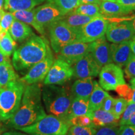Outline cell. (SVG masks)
I'll return each mask as SVG.
<instances>
[{
    "label": "cell",
    "mask_w": 135,
    "mask_h": 135,
    "mask_svg": "<svg viewBox=\"0 0 135 135\" xmlns=\"http://www.w3.org/2000/svg\"><path fill=\"white\" fill-rule=\"evenodd\" d=\"M46 115L42 104V88L40 83L25 86L19 108L9 119L11 127L18 129L37 122Z\"/></svg>",
    "instance_id": "cell-1"
},
{
    "label": "cell",
    "mask_w": 135,
    "mask_h": 135,
    "mask_svg": "<svg viewBox=\"0 0 135 135\" xmlns=\"http://www.w3.org/2000/svg\"><path fill=\"white\" fill-rule=\"evenodd\" d=\"M51 50L45 39L34 35L13 53L12 63L17 71L29 70L43 60Z\"/></svg>",
    "instance_id": "cell-2"
},
{
    "label": "cell",
    "mask_w": 135,
    "mask_h": 135,
    "mask_svg": "<svg viewBox=\"0 0 135 135\" xmlns=\"http://www.w3.org/2000/svg\"><path fill=\"white\" fill-rule=\"evenodd\" d=\"M73 99L71 89L68 86L48 84L42 88V100L47 112L66 121Z\"/></svg>",
    "instance_id": "cell-3"
},
{
    "label": "cell",
    "mask_w": 135,
    "mask_h": 135,
    "mask_svg": "<svg viewBox=\"0 0 135 135\" xmlns=\"http://www.w3.org/2000/svg\"><path fill=\"white\" fill-rule=\"evenodd\" d=\"M25 84L20 79L0 89V119L9 120L19 108Z\"/></svg>",
    "instance_id": "cell-4"
},
{
    "label": "cell",
    "mask_w": 135,
    "mask_h": 135,
    "mask_svg": "<svg viewBox=\"0 0 135 135\" xmlns=\"http://www.w3.org/2000/svg\"><path fill=\"white\" fill-rule=\"evenodd\" d=\"M70 126L66 121L50 114L33 124L20 128L18 130L28 134L65 135Z\"/></svg>",
    "instance_id": "cell-5"
},
{
    "label": "cell",
    "mask_w": 135,
    "mask_h": 135,
    "mask_svg": "<svg viewBox=\"0 0 135 135\" xmlns=\"http://www.w3.org/2000/svg\"><path fill=\"white\" fill-rule=\"evenodd\" d=\"M48 28L51 45L56 53H58L64 46L78 41L77 31L68 26L62 20L54 22Z\"/></svg>",
    "instance_id": "cell-6"
},
{
    "label": "cell",
    "mask_w": 135,
    "mask_h": 135,
    "mask_svg": "<svg viewBox=\"0 0 135 135\" xmlns=\"http://www.w3.org/2000/svg\"><path fill=\"white\" fill-rule=\"evenodd\" d=\"M109 22L103 16L94 17L78 30V41L89 43L104 36Z\"/></svg>",
    "instance_id": "cell-7"
},
{
    "label": "cell",
    "mask_w": 135,
    "mask_h": 135,
    "mask_svg": "<svg viewBox=\"0 0 135 135\" xmlns=\"http://www.w3.org/2000/svg\"><path fill=\"white\" fill-rule=\"evenodd\" d=\"M125 83L121 68L112 63L101 68L99 73V84L104 90H115L118 86Z\"/></svg>",
    "instance_id": "cell-8"
},
{
    "label": "cell",
    "mask_w": 135,
    "mask_h": 135,
    "mask_svg": "<svg viewBox=\"0 0 135 135\" xmlns=\"http://www.w3.org/2000/svg\"><path fill=\"white\" fill-rule=\"evenodd\" d=\"M134 35L131 20L126 19L109 22L106 31L108 41L113 43L129 41Z\"/></svg>",
    "instance_id": "cell-9"
},
{
    "label": "cell",
    "mask_w": 135,
    "mask_h": 135,
    "mask_svg": "<svg viewBox=\"0 0 135 135\" xmlns=\"http://www.w3.org/2000/svg\"><path fill=\"white\" fill-rule=\"evenodd\" d=\"M73 76V70L65 61L57 58L54 61L46 76L44 80L45 85H63Z\"/></svg>",
    "instance_id": "cell-10"
},
{
    "label": "cell",
    "mask_w": 135,
    "mask_h": 135,
    "mask_svg": "<svg viewBox=\"0 0 135 135\" xmlns=\"http://www.w3.org/2000/svg\"><path fill=\"white\" fill-rule=\"evenodd\" d=\"M54 58L51 51H50L46 57L31 67L28 72L20 80L25 85H29L41 82L45 80L50 68L53 65Z\"/></svg>",
    "instance_id": "cell-11"
},
{
    "label": "cell",
    "mask_w": 135,
    "mask_h": 135,
    "mask_svg": "<svg viewBox=\"0 0 135 135\" xmlns=\"http://www.w3.org/2000/svg\"><path fill=\"white\" fill-rule=\"evenodd\" d=\"M65 15L51 0L35 9V18L39 25L45 28L54 22L62 20Z\"/></svg>",
    "instance_id": "cell-12"
},
{
    "label": "cell",
    "mask_w": 135,
    "mask_h": 135,
    "mask_svg": "<svg viewBox=\"0 0 135 135\" xmlns=\"http://www.w3.org/2000/svg\"><path fill=\"white\" fill-rule=\"evenodd\" d=\"M89 53V43L76 41L64 46L57 55L58 58L73 66Z\"/></svg>",
    "instance_id": "cell-13"
},
{
    "label": "cell",
    "mask_w": 135,
    "mask_h": 135,
    "mask_svg": "<svg viewBox=\"0 0 135 135\" xmlns=\"http://www.w3.org/2000/svg\"><path fill=\"white\" fill-rule=\"evenodd\" d=\"M89 53L101 68L112 63L110 45L106 41L105 36L89 43Z\"/></svg>",
    "instance_id": "cell-14"
},
{
    "label": "cell",
    "mask_w": 135,
    "mask_h": 135,
    "mask_svg": "<svg viewBox=\"0 0 135 135\" xmlns=\"http://www.w3.org/2000/svg\"><path fill=\"white\" fill-rule=\"evenodd\" d=\"M71 66L73 76L77 79L97 76L101 69L89 53Z\"/></svg>",
    "instance_id": "cell-15"
},
{
    "label": "cell",
    "mask_w": 135,
    "mask_h": 135,
    "mask_svg": "<svg viewBox=\"0 0 135 135\" xmlns=\"http://www.w3.org/2000/svg\"><path fill=\"white\" fill-rule=\"evenodd\" d=\"M112 62L120 68L124 66L133 55L129 41L110 45Z\"/></svg>",
    "instance_id": "cell-16"
},
{
    "label": "cell",
    "mask_w": 135,
    "mask_h": 135,
    "mask_svg": "<svg viewBox=\"0 0 135 135\" xmlns=\"http://www.w3.org/2000/svg\"><path fill=\"white\" fill-rule=\"evenodd\" d=\"M89 116L96 128L105 126L119 125V119L111 112L104 111L101 108L90 113Z\"/></svg>",
    "instance_id": "cell-17"
},
{
    "label": "cell",
    "mask_w": 135,
    "mask_h": 135,
    "mask_svg": "<svg viewBox=\"0 0 135 135\" xmlns=\"http://www.w3.org/2000/svg\"><path fill=\"white\" fill-rule=\"evenodd\" d=\"M8 31L13 40L18 42L28 40L35 35L29 25L16 19L14 20Z\"/></svg>",
    "instance_id": "cell-18"
},
{
    "label": "cell",
    "mask_w": 135,
    "mask_h": 135,
    "mask_svg": "<svg viewBox=\"0 0 135 135\" xmlns=\"http://www.w3.org/2000/svg\"><path fill=\"white\" fill-rule=\"evenodd\" d=\"M94 84L92 77L78 79L75 81L71 89L74 98H89L93 89Z\"/></svg>",
    "instance_id": "cell-19"
},
{
    "label": "cell",
    "mask_w": 135,
    "mask_h": 135,
    "mask_svg": "<svg viewBox=\"0 0 135 135\" xmlns=\"http://www.w3.org/2000/svg\"><path fill=\"white\" fill-rule=\"evenodd\" d=\"M90 114L89 110V99L83 98H74L70 110L68 113L66 120L69 123L71 119L76 116Z\"/></svg>",
    "instance_id": "cell-20"
},
{
    "label": "cell",
    "mask_w": 135,
    "mask_h": 135,
    "mask_svg": "<svg viewBox=\"0 0 135 135\" xmlns=\"http://www.w3.org/2000/svg\"><path fill=\"white\" fill-rule=\"evenodd\" d=\"M99 8L101 14L103 16H124L129 14L131 11L116 1H101Z\"/></svg>",
    "instance_id": "cell-21"
},
{
    "label": "cell",
    "mask_w": 135,
    "mask_h": 135,
    "mask_svg": "<svg viewBox=\"0 0 135 135\" xmlns=\"http://www.w3.org/2000/svg\"><path fill=\"white\" fill-rule=\"evenodd\" d=\"M93 84V89L89 98V110L90 113L101 108L104 99L109 94L96 81H94Z\"/></svg>",
    "instance_id": "cell-22"
},
{
    "label": "cell",
    "mask_w": 135,
    "mask_h": 135,
    "mask_svg": "<svg viewBox=\"0 0 135 135\" xmlns=\"http://www.w3.org/2000/svg\"><path fill=\"white\" fill-rule=\"evenodd\" d=\"M12 14L15 19L23 22L28 25H31L42 35L45 34V28L38 25L35 18V9L31 10H19L13 11Z\"/></svg>",
    "instance_id": "cell-23"
},
{
    "label": "cell",
    "mask_w": 135,
    "mask_h": 135,
    "mask_svg": "<svg viewBox=\"0 0 135 135\" xmlns=\"http://www.w3.org/2000/svg\"><path fill=\"white\" fill-rule=\"evenodd\" d=\"M46 0H5L4 8L13 12L19 10H31Z\"/></svg>",
    "instance_id": "cell-24"
},
{
    "label": "cell",
    "mask_w": 135,
    "mask_h": 135,
    "mask_svg": "<svg viewBox=\"0 0 135 135\" xmlns=\"http://www.w3.org/2000/svg\"><path fill=\"white\" fill-rule=\"evenodd\" d=\"M18 79H19V77L15 72L14 67L10 61L0 65V89L6 86L10 83Z\"/></svg>",
    "instance_id": "cell-25"
},
{
    "label": "cell",
    "mask_w": 135,
    "mask_h": 135,
    "mask_svg": "<svg viewBox=\"0 0 135 135\" xmlns=\"http://www.w3.org/2000/svg\"><path fill=\"white\" fill-rule=\"evenodd\" d=\"M94 18V17L84 16L74 11H71L66 15L62 20L68 26L77 31L80 28L87 24Z\"/></svg>",
    "instance_id": "cell-26"
},
{
    "label": "cell",
    "mask_w": 135,
    "mask_h": 135,
    "mask_svg": "<svg viewBox=\"0 0 135 135\" xmlns=\"http://www.w3.org/2000/svg\"><path fill=\"white\" fill-rule=\"evenodd\" d=\"M16 44L9 31H0V52L9 57L16 50Z\"/></svg>",
    "instance_id": "cell-27"
},
{
    "label": "cell",
    "mask_w": 135,
    "mask_h": 135,
    "mask_svg": "<svg viewBox=\"0 0 135 135\" xmlns=\"http://www.w3.org/2000/svg\"><path fill=\"white\" fill-rule=\"evenodd\" d=\"M73 11L84 16L92 17L102 16L100 12L99 5L97 4H80Z\"/></svg>",
    "instance_id": "cell-28"
},
{
    "label": "cell",
    "mask_w": 135,
    "mask_h": 135,
    "mask_svg": "<svg viewBox=\"0 0 135 135\" xmlns=\"http://www.w3.org/2000/svg\"><path fill=\"white\" fill-rule=\"evenodd\" d=\"M64 15L74 11L78 6V0H51Z\"/></svg>",
    "instance_id": "cell-29"
},
{
    "label": "cell",
    "mask_w": 135,
    "mask_h": 135,
    "mask_svg": "<svg viewBox=\"0 0 135 135\" xmlns=\"http://www.w3.org/2000/svg\"><path fill=\"white\" fill-rule=\"evenodd\" d=\"M96 128L94 125L83 126H71L68 133L70 135H94Z\"/></svg>",
    "instance_id": "cell-30"
},
{
    "label": "cell",
    "mask_w": 135,
    "mask_h": 135,
    "mask_svg": "<svg viewBox=\"0 0 135 135\" xmlns=\"http://www.w3.org/2000/svg\"><path fill=\"white\" fill-rule=\"evenodd\" d=\"M128 103V101L123 98L114 99L113 109L112 113L119 120L120 119L121 116L122 115L123 113L124 112V109H126Z\"/></svg>",
    "instance_id": "cell-31"
},
{
    "label": "cell",
    "mask_w": 135,
    "mask_h": 135,
    "mask_svg": "<svg viewBox=\"0 0 135 135\" xmlns=\"http://www.w3.org/2000/svg\"><path fill=\"white\" fill-rule=\"evenodd\" d=\"M135 112V103L133 102H128L126 109L123 113L122 115L119 120V126L124 125L127 124L128 121L130 119L131 116Z\"/></svg>",
    "instance_id": "cell-32"
},
{
    "label": "cell",
    "mask_w": 135,
    "mask_h": 135,
    "mask_svg": "<svg viewBox=\"0 0 135 135\" xmlns=\"http://www.w3.org/2000/svg\"><path fill=\"white\" fill-rule=\"evenodd\" d=\"M69 123H70V126L78 125L88 126L94 125L92 122L91 118L88 115H83L73 118L69 121Z\"/></svg>",
    "instance_id": "cell-33"
},
{
    "label": "cell",
    "mask_w": 135,
    "mask_h": 135,
    "mask_svg": "<svg viewBox=\"0 0 135 135\" xmlns=\"http://www.w3.org/2000/svg\"><path fill=\"white\" fill-rule=\"evenodd\" d=\"M94 135H119V125L98 127Z\"/></svg>",
    "instance_id": "cell-34"
},
{
    "label": "cell",
    "mask_w": 135,
    "mask_h": 135,
    "mask_svg": "<svg viewBox=\"0 0 135 135\" xmlns=\"http://www.w3.org/2000/svg\"><path fill=\"white\" fill-rule=\"evenodd\" d=\"M115 90L121 98L125 99L128 102H130L133 91L131 86L128 85L126 83L123 84L118 86L115 89Z\"/></svg>",
    "instance_id": "cell-35"
},
{
    "label": "cell",
    "mask_w": 135,
    "mask_h": 135,
    "mask_svg": "<svg viewBox=\"0 0 135 135\" xmlns=\"http://www.w3.org/2000/svg\"><path fill=\"white\" fill-rule=\"evenodd\" d=\"M14 20L15 18L13 16L12 13H5L1 21H0V27H1V31H8Z\"/></svg>",
    "instance_id": "cell-36"
},
{
    "label": "cell",
    "mask_w": 135,
    "mask_h": 135,
    "mask_svg": "<svg viewBox=\"0 0 135 135\" xmlns=\"http://www.w3.org/2000/svg\"><path fill=\"white\" fill-rule=\"evenodd\" d=\"M124 66V73L127 77L129 78H135V55L133 54Z\"/></svg>",
    "instance_id": "cell-37"
},
{
    "label": "cell",
    "mask_w": 135,
    "mask_h": 135,
    "mask_svg": "<svg viewBox=\"0 0 135 135\" xmlns=\"http://www.w3.org/2000/svg\"><path fill=\"white\" fill-rule=\"evenodd\" d=\"M114 103V98L111 97L110 95H108L107 97L104 99L103 104L101 109L104 111H108V112L112 113L113 109Z\"/></svg>",
    "instance_id": "cell-38"
},
{
    "label": "cell",
    "mask_w": 135,
    "mask_h": 135,
    "mask_svg": "<svg viewBox=\"0 0 135 135\" xmlns=\"http://www.w3.org/2000/svg\"><path fill=\"white\" fill-rule=\"evenodd\" d=\"M119 135H135V126L128 124L119 126Z\"/></svg>",
    "instance_id": "cell-39"
},
{
    "label": "cell",
    "mask_w": 135,
    "mask_h": 135,
    "mask_svg": "<svg viewBox=\"0 0 135 135\" xmlns=\"http://www.w3.org/2000/svg\"><path fill=\"white\" fill-rule=\"evenodd\" d=\"M116 1L131 11L135 9V0H116Z\"/></svg>",
    "instance_id": "cell-40"
},
{
    "label": "cell",
    "mask_w": 135,
    "mask_h": 135,
    "mask_svg": "<svg viewBox=\"0 0 135 135\" xmlns=\"http://www.w3.org/2000/svg\"><path fill=\"white\" fill-rule=\"evenodd\" d=\"M101 3V0H78V6L83 4H97L100 5Z\"/></svg>",
    "instance_id": "cell-41"
},
{
    "label": "cell",
    "mask_w": 135,
    "mask_h": 135,
    "mask_svg": "<svg viewBox=\"0 0 135 135\" xmlns=\"http://www.w3.org/2000/svg\"><path fill=\"white\" fill-rule=\"evenodd\" d=\"M129 46H130L131 51L133 54L135 55V35L129 41Z\"/></svg>",
    "instance_id": "cell-42"
},
{
    "label": "cell",
    "mask_w": 135,
    "mask_h": 135,
    "mask_svg": "<svg viewBox=\"0 0 135 135\" xmlns=\"http://www.w3.org/2000/svg\"><path fill=\"white\" fill-rule=\"evenodd\" d=\"M1 135H28V134L25 133L17 132V131H9V132H6L1 134Z\"/></svg>",
    "instance_id": "cell-43"
},
{
    "label": "cell",
    "mask_w": 135,
    "mask_h": 135,
    "mask_svg": "<svg viewBox=\"0 0 135 135\" xmlns=\"http://www.w3.org/2000/svg\"><path fill=\"white\" fill-rule=\"evenodd\" d=\"M10 61L9 57L4 56L0 52V65L6 61Z\"/></svg>",
    "instance_id": "cell-44"
},
{
    "label": "cell",
    "mask_w": 135,
    "mask_h": 135,
    "mask_svg": "<svg viewBox=\"0 0 135 135\" xmlns=\"http://www.w3.org/2000/svg\"><path fill=\"white\" fill-rule=\"evenodd\" d=\"M126 124L135 126V112L134 113V114H133V115L131 116L130 119H129V121H128L127 124Z\"/></svg>",
    "instance_id": "cell-45"
},
{
    "label": "cell",
    "mask_w": 135,
    "mask_h": 135,
    "mask_svg": "<svg viewBox=\"0 0 135 135\" xmlns=\"http://www.w3.org/2000/svg\"><path fill=\"white\" fill-rule=\"evenodd\" d=\"M131 87H132V95H131V102L134 103H135V86H133L131 85Z\"/></svg>",
    "instance_id": "cell-46"
},
{
    "label": "cell",
    "mask_w": 135,
    "mask_h": 135,
    "mask_svg": "<svg viewBox=\"0 0 135 135\" xmlns=\"http://www.w3.org/2000/svg\"><path fill=\"white\" fill-rule=\"evenodd\" d=\"M134 11H135V9H134ZM131 26H132L133 31H134V33L135 34V16H134V18L131 20Z\"/></svg>",
    "instance_id": "cell-47"
},
{
    "label": "cell",
    "mask_w": 135,
    "mask_h": 135,
    "mask_svg": "<svg viewBox=\"0 0 135 135\" xmlns=\"http://www.w3.org/2000/svg\"><path fill=\"white\" fill-rule=\"evenodd\" d=\"M4 13H5V12L4 11V10H3V9H0V21H1V19H2L3 15H4Z\"/></svg>",
    "instance_id": "cell-48"
},
{
    "label": "cell",
    "mask_w": 135,
    "mask_h": 135,
    "mask_svg": "<svg viewBox=\"0 0 135 135\" xmlns=\"http://www.w3.org/2000/svg\"><path fill=\"white\" fill-rule=\"evenodd\" d=\"M5 0H0V9H3V7L4 5Z\"/></svg>",
    "instance_id": "cell-49"
},
{
    "label": "cell",
    "mask_w": 135,
    "mask_h": 135,
    "mask_svg": "<svg viewBox=\"0 0 135 135\" xmlns=\"http://www.w3.org/2000/svg\"><path fill=\"white\" fill-rule=\"evenodd\" d=\"M130 84L131 85L133 86H135V78H131V80H130Z\"/></svg>",
    "instance_id": "cell-50"
},
{
    "label": "cell",
    "mask_w": 135,
    "mask_h": 135,
    "mask_svg": "<svg viewBox=\"0 0 135 135\" xmlns=\"http://www.w3.org/2000/svg\"><path fill=\"white\" fill-rule=\"evenodd\" d=\"M103 1H116V0H103Z\"/></svg>",
    "instance_id": "cell-51"
},
{
    "label": "cell",
    "mask_w": 135,
    "mask_h": 135,
    "mask_svg": "<svg viewBox=\"0 0 135 135\" xmlns=\"http://www.w3.org/2000/svg\"><path fill=\"white\" fill-rule=\"evenodd\" d=\"M1 133H2V129H1V128H0V135H1Z\"/></svg>",
    "instance_id": "cell-52"
},
{
    "label": "cell",
    "mask_w": 135,
    "mask_h": 135,
    "mask_svg": "<svg viewBox=\"0 0 135 135\" xmlns=\"http://www.w3.org/2000/svg\"><path fill=\"white\" fill-rule=\"evenodd\" d=\"M65 135H70V134H69V133H66V134Z\"/></svg>",
    "instance_id": "cell-53"
},
{
    "label": "cell",
    "mask_w": 135,
    "mask_h": 135,
    "mask_svg": "<svg viewBox=\"0 0 135 135\" xmlns=\"http://www.w3.org/2000/svg\"><path fill=\"white\" fill-rule=\"evenodd\" d=\"M1 31V27H0V31Z\"/></svg>",
    "instance_id": "cell-54"
},
{
    "label": "cell",
    "mask_w": 135,
    "mask_h": 135,
    "mask_svg": "<svg viewBox=\"0 0 135 135\" xmlns=\"http://www.w3.org/2000/svg\"><path fill=\"white\" fill-rule=\"evenodd\" d=\"M28 135H36V134H28Z\"/></svg>",
    "instance_id": "cell-55"
}]
</instances>
